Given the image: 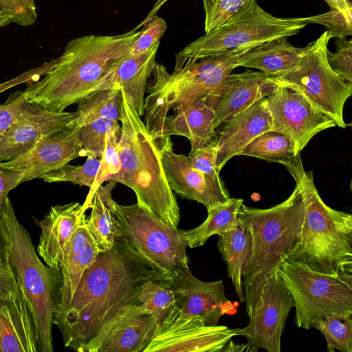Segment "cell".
Segmentation results:
<instances>
[{"label":"cell","instance_id":"obj_1","mask_svg":"<svg viewBox=\"0 0 352 352\" xmlns=\"http://www.w3.org/2000/svg\"><path fill=\"white\" fill-rule=\"evenodd\" d=\"M157 281L170 287L172 278L134 251L123 236L99 252L83 272L69 302L53 320L65 347L98 352L111 324L128 307L139 303L142 285Z\"/></svg>","mask_w":352,"mask_h":352},{"label":"cell","instance_id":"obj_2","mask_svg":"<svg viewBox=\"0 0 352 352\" xmlns=\"http://www.w3.org/2000/svg\"><path fill=\"white\" fill-rule=\"evenodd\" d=\"M140 23L115 36L87 35L70 41L56 65L43 79L27 84L23 91L30 104L63 112L81 103L92 86L111 67L129 55Z\"/></svg>","mask_w":352,"mask_h":352},{"label":"cell","instance_id":"obj_3","mask_svg":"<svg viewBox=\"0 0 352 352\" xmlns=\"http://www.w3.org/2000/svg\"><path fill=\"white\" fill-rule=\"evenodd\" d=\"M294 177L305 206L299 239L288 258L316 272L341 277L352 272V215L328 206L304 169L300 153L283 165Z\"/></svg>","mask_w":352,"mask_h":352},{"label":"cell","instance_id":"obj_4","mask_svg":"<svg viewBox=\"0 0 352 352\" xmlns=\"http://www.w3.org/2000/svg\"><path fill=\"white\" fill-rule=\"evenodd\" d=\"M305 213L299 188L282 203L261 209L241 205L240 224L251 238L250 252L243 273L245 310L248 318L258 306L267 279L287 258L297 243Z\"/></svg>","mask_w":352,"mask_h":352},{"label":"cell","instance_id":"obj_5","mask_svg":"<svg viewBox=\"0 0 352 352\" xmlns=\"http://www.w3.org/2000/svg\"><path fill=\"white\" fill-rule=\"evenodd\" d=\"M121 134L118 151L121 169L118 182L135 193L137 203L178 228L179 208L166 179L157 141L121 89Z\"/></svg>","mask_w":352,"mask_h":352},{"label":"cell","instance_id":"obj_6","mask_svg":"<svg viewBox=\"0 0 352 352\" xmlns=\"http://www.w3.org/2000/svg\"><path fill=\"white\" fill-rule=\"evenodd\" d=\"M249 49L233 50L199 59L176 54L173 73L155 63L153 83L144 99V122L151 136L160 139L164 120L175 107L189 106L208 96L219 100L237 57Z\"/></svg>","mask_w":352,"mask_h":352},{"label":"cell","instance_id":"obj_7","mask_svg":"<svg viewBox=\"0 0 352 352\" xmlns=\"http://www.w3.org/2000/svg\"><path fill=\"white\" fill-rule=\"evenodd\" d=\"M0 214L10 238V266L32 316L39 352H52V330L61 300L62 272L41 262L28 231L18 221L8 197Z\"/></svg>","mask_w":352,"mask_h":352},{"label":"cell","instance_id":"obj_8","mask_svg":"<svg viewBox=\"0 0 352 352\" xmlns=\"http://www.w3.org/2000/svg\"><path fill=\"white\" fill-rule=\"evenodd\" d=\"M307 24L304 17H278L262 9L256 0H248L221 26L192 42L178 54L185 58L199 60L253 48L295 35Z\"/></svg>","mask_w":352,"mask_h":352},{"label":"cell","instance_id":"obj_9","mask_svg":"<svg viewBox=\"0 0 352 352\" xmlns=\"http://www.w3.org/2000/svg\"><path fill=\"white\" fill-rule=\"evenodd\" d=\"M330 37L324 32L309 43L298 65L289 72L270 77L276 85L291 88L304 96L336 126L346 128L343 117L345 102L352 94V84L343 80L330 67L327 51Z\"/></svg>","mask_w":352,"mask_h":352},{"label":"cell","instance_id":"obj_10","mask_svg":"<svg viewBox=\"0 0 352 352\" xmlns=\"http://www.w3.org/2000/svg\"><path fill=\"white\" fill-rule=\"evenodd\" d=\"M294 302L295 324L309 330L324 316L352 311V286L286 258L276 268Z\"/></svg>","mask_w":352,"mask_h":352},{"label":"cell","instance_id":"obj_11","mask_svg":"<svg viewBox=\"0 0 352 352\" xmlns=\"http://www.w3.org/2000/svg\"><path fill=\"white\" fill-rule=\"evenodd\" d=\"M122 236L130 247L162 272L172 278L178 266L188 264L186 243L181 230L136 203L114 204Z\"/></svg>","mask_w":352,"mask_h":352},{"label":"cell","instance_id":"obj_12","mask_svg":"<svg viewBox=\"0 0 352 352\" xmlns=\"http://www.w3.org/2000/svg\"><path fill=\"white\" fill-rule=\"evenodd\" d=\"M234 329L208 326L198 316L181 314L175 304L158 324L144 352H220L234 336Z\"/></svg>","mask_w":352,"mask_h":352},{"label":"cell","instance_id":"obj_13","mask_svg":"<svg viewBox=\"0 0 352 352\" xmlns=\"http://www.w3.org/2000/svg\"><path fill=\"white\" fill-rule=\"evenodd\" d=\"M293 297L276 270L266 280L260 301L243 328L234 329L250 345L268 352H280L281 337L291 309Z\"/></svg>","mask_w":352,"mask_h":352},{"label":"cell","instance_id":"obj_14","mask_svg":"<svg viewBox=\"0 0 352 352\" xmlns=\"http://www.w3.org/2000/svg\"><path fill=\"white\" fill-rule=\"evenodd\" d=\"M267 106L272 122V131L291 138L298 153L318 133L336 126L334 122L316 109L296 91L278 86L268 97Z\"/></svg>","mask_w":352,"mask_h":352},{"label":"cell","instance_id":"obj_15","mask_svg":"<svg viewBox=\"0 0 352 352\" xmlns=\"http://www.w3.org/2000/svg\"><path fill=\"white\" fill-rule=\"evenodd\" d=\"M156 141L166 179L175 194L202 204L207 210L230 198L221 179L192 168L188 156L173 151L170 137Z\"/></svg>","mask_w":352,"mask_h":352},{"label":"cell","instance_id":"obj_16","mask_svg":"<svg viewBox=\"0 0 352 352\" xmlns=\"http://www.w3.org/2000/svg\"><path fill=\"white\" fill-rule=\"evenodd\" d=\"M78 126L67 125L45 136L15 158L0 162L8 168L22 172L21 183L40 178L74 159L85 157L80 140Z\"/></svg>","mask_w":352,"mask_h":352},{"label":"cell","instance_id":"obj_17","mask_svg":"<svg viewBox=\"0 0 352 352\" xmlns=\"http://www.w3.org/2000/svg\"><path fill=\"white\" fill-rule=\"evenodd\" d=\"M173 290L181 314L198 316L208 326H216L228 310L233 308L226 298L221 280L204 282L191 273L188 264L176 267L172 273Z\"/></svg>","mask_w":352,"mask_h":352},{"label":"cell","instance_id":"obj_18","mask_svg":"<svg viewBox=\"0 0 352 352\" xmlns=\"http://www.w3.org/2000/svg\"><path fill=\"white\" fill-rule=\"evenodd\" d=\"M74 112H56L30 104L0 138V162L23 153L49 134L65 127Z\"/></svg>","mask_w":352,"mask_h":352},{"label":"cell","instance_id":"obj_19","mask_svg":"<svg viewBox=\"0 0 352 352\" xmlns=\"http://www.w3.org/2000/svg\"><path fill=\"white\" fill-rule=\"evenodd\" d=\"M159 44L160 41L142 53L123 58L92 86L88 96L104 89L120 87L138 116H144V93L148 78L156 63Z\"/></svg>","mask_w":352,"mask_h":352},{"label":"cell","instance_id":"obj_20","mask_svg":"<svg viewBox=\"0 0 352 352\" xmlns=\"http://www.w3.org/2000/svg\"><path fill=\"white\" fill-rule=\"evenodd\" d=\"M272 131V122L266 97L236 113L225 122L217 138L216 167L219 172L229 160L256 137Z\"/></svg>","mask_w":352,"mask_h":352},{"label":"cell","instance_id":"obj_21","mask_svg":"<svg viewBox=\"0 0 352 352\" xmlns=\"http://www.w3.org/2000/svg\"><path fill=\"white\" fill-rule=\"evenodd\" d=\"M85 212L78 202L56 205L42 220H36L41 229L36 252L47 266L60 270L66 246Z\"/></svg>","mask_w":352,"mask_h":352},{"label":"cell","instance_id":"obj_22","mask_svg":"<svg viewBox=\"0 0 352 352\" xmlns=\"http://www.w3.org/2000/svg\"><path fill=\"white\" fill-rule=\"evenodd\" d=\"M217 103V100L206 96L189 106L175 107L173 113L164 120L160 139L170 135L186 137L190 142L191 150L210 144L217 138L214 127Z\"/></svg>","mask_w":352,"mask_h":352},{"label":"cell","instance_id":"obj_23","mask_svg":"<svg viewBox=\"0 0 352 352\" xmlns=\"http://www.w3.org/2000/svg\"><path fill=\"white\" fill-rule=\"evenodd\" d=\"M156 327L151 313L140 304L132 305L111 324L98 352H144Z\"/></svg>","mask_w":352,"mask_h":352},{"label":"cell","instance_id":"obj_24","mask_svg":"<svg viewBox=\"0 0 352 352\" xmlns=\"http://www.w3.org/2000/svg\"><path fill=\"white\" fill-rule=\"evenodd\" d=\"M276 87L270 77L263 72L246 70L230 74L214 107V129L261 98L270 96Z\"/></svg>","mask_w":352,"mask_h":352},{"label":"cell","instance_id":"obj_25","mask_svg":"<svg viewBox=\"0 0 352 352\" xmlns=\"http://www.w3.org/2000/svg\"><path fill=\"white\" fill-rule=\"evenodd\" d=\"M0 352H39L34 320L20 286L0 306Z\"/></svg>","mask_w":352,"mask_h":352},{"label":"cell","instance_id":"obj_26","mask_svg":"<svg viewBox=\"0 0 352 352\" xmlns=\"http://www.w3.org/2000/svg\"><path fill=\"white\" fill-rule=\"evenodd\" d=\"M84 214L69 239L60 263L63 274L61 300L58 309L71 299L84 271L95 261L100 251L86 225Z\"/></svg>","mask_w":352,"mask_h":352},{"label":"cell","instance_id":"obj_27","mask_svg":"<svg viewBox=\"0 0 352 352\" xmlns=\"http://www.w3.org/2000/svg\"><path fill=\"white\" fill-rule=\"evenodd\" d=\"M306 50L307 47H294L283 37L245 51L237 57L235 66L258 69L270 77L280 76L298 65Z\"/></svg>","mask_w":352,"mask_h":352},{"label":"cell","instance_id":"obj_28","mask_svg":"<svg viewBox=\"0 0 352 352\" xmlns=\"http://www.w3.org/2000/svg\"><path fill=\"white\" fill-rule=\"evenodd\" d=\"M115 186L113 182L100 185L86 208V210L91 208L89 217H86V225L100 252L110 250L116 241L122 236L120 223L114 212L116 201L111 194Z\"/></svg>","mask_w":352,"mask_h":352},{"label":"cell","instance_id":"obj_29","mask_svg":"<svg viewBox=\"0 0 352 352\" xmlns=\"http://www.w3.org/2000/svg\"><path fill=\"white\" fill-rule=\"evenodd\" d=\"M217 245L226 263L228 276L232 280L239 301L243 303V273L250 252V235L245 228L240 224L219 235Z\"/></svg>","mask_w":352,"mask_h":352},{"label":"cell","instance_id":"obj_30","mask_svg":"<svg viewBox=\"0 0 352 352\" xmlns=\"http://www.w3.org/2000/svg\"><path fill=\"white\" fill-rule=\"evenodd\" d=\"M243 204L242 199L230 198L207 210L208 217L200 226L181 230L186 245L190 248L201 246L212 235L219 236L239 226L238 213Z\"/></svg>","mask_w":352,"mask_h":352},{"label":"cell","instance_id":"obj_31","mask_svg":"<svg viewBox=\"0 0 352 352\" xmlns=\"http://www.w3.org/2000/svg\"><path fill=\"white\" fill-rule=\"evenodd\" d=\"M121 89L114 87L89 95L78 104V107L67 125L80 126L100 118L120 121Z\"/></svg>","mask_w":352,"mask_h":352},{"label":"cell","instance_id":"obj_32","mask_svg":"<svg viewBox=\"0 0 352 352\" xmlns=\"http://www.w3.org/2000/svg\"><path fill=\"white\" fill-rule=\"evenodd\" d=\"M298 153L291 138L277 131H267L248 144L239 155L254 157L284 165Z\"/></svg>","mask_w":352,"mask_h":352},{"label":"cell","instance_id":"obj_33","mask_svg":"<svg viewBox=\"0 0 352 352\" xmlns=\"http://www.w3.org/2000/svg\"><path fill=\"white\" fill-rule=\"evenodd\" d=\"M314 328L325 337L328 351L352 352V311L327 315Z\"/></svg>","mask_w":352,"mask_h":352},{"label":"cell","instance_id":"obj_34","mask_svg":"<svg viewBox=\"0 0 352 352\" xmlns=\"http://www.w3.org/2000/svg\"><path fill=\"white\" fill-rule=\"evenodd\" d=\"M101 160L88 156L86 162L80 166H73L69 164L64 166L43 175L41 179L47 183L53 182H72L81 186H87L90 188L89 193L83 208L86 210L94 193L98 179Z\"/></svg>","mask_w":352,"mask_h":352},{"label":"cell","instance_id":"obj_35","mask_svg":"<svg viewBox=\"0 0 352 352\" xmlns=\"http://www.w3.org/2000/svg\"><path fill=\"white\" fill-rule=\"evenodd\" d=\"M139 303L160 323L176 304L173 290L157 281L145 283L139 294Z\"/></svg>","mask_w":352,"mask_h":352},{"label":"cell","instance_id":"obj_36","mask_svg":"<svg viewBox=\"0 0 352 352\" xmlns=\"http://www.w3.org/2000/svg\"><path fill=\"white\" fill-rule=\"evenodd\" d=\"M118 124L117 120L100 118L80 126L78 135L85 157L100 159L104 153L107 133Z\"/></svg>","mask_w":352,"mask_h":352},{"label":"cell","instance_id":"obj_37","mask_svg":"<svg viewBox=\"0 0 352 352\" xmlns=\"http://www.w3.org/2000/svg\"><path fill=\"white\" fill-rule=\"evenodd\" d=\"M10 238L0 214V306L6 304L19 289L10 263Z\"/></svg>","mask_w":352,"mask_h":352},{"label":"cell","instance_id":"obj_38","mask_svg":"<svg viewBox=\"0 0 352 352\" xmlns=\"http://www.w3.org/2000/svg\"><path fill=\"white\" fill-rule=\"evenodd\" d=\"M121 130V125L119 124L110 129L107 133L104 153L100 158L101 166L95 191L104 182H118L121 169L118 151Z\"/></svg>","mask_w":352,"mask_h":352},{"label":"cell","instance_id":"obj_39","mask_svg":"<svg viewBox=\"0 0 352 352\" xmlns=\"http://www.w3.org/2000/svg\"><path fill=\"white\" fill-rule=\"evenodd\" d=\"M248 1V0H203L206 34L221 26Z\"/></svg>","mask_w":352,"mask_h":352},{"label":"cell","instance_id":"obj_40","mask_svg":"<svg viewBox=\"0 0 352 352\" xmlns=\"http://www.w3.org/2000/svg\"><path fill=\"white\" fill-rule=\"evenodd\" d=\"M142 30L131 45L129 55L142 53L160 41L167 29L165 20L156 14L146 18L142 23Z\"/></svg>","mask_w":352,"mask_h":352},{"label":"cell","instance_id":"obj_41","mask_svg":"<svg viewBox=\"0 0 352 352\" xmlns=\"http://www.w3.org/2000/svg\"><path fill=\"white\" fill-rule=\"evenodd\" d=\"M307 23H318L324 25L330 38H346L352 34V19L346 17L341 11L330 8L320 14L304 17Z\"/></svg>","mask_w":352,"mask_h":352},{"label":"cell","instance_id":"obj_42","mask_svg":"<svg viewBox=\"0 0 352 352\" xmlns=\"http://www.w3.org/2000/svg\"><path fill=\"white\" fill-rule=\"evenodd\" d=\"M336 52L327 50V58L331 68L343 80L352 84V41L336 38Z\"/></svg>","mask_w":352,"mask_h":352},{"label":"cell","instance_id":"obj_43","mask_svg":"<svg viewBox=\"0 0 352 352\" xmlns=\"http://www.w3.org/2000/svg\"><path fill=\"white\" fill-rule=\"evenodd\" d=\"M0 12L23 26L33 24L37 17L34 0H0Z\"/></svg>","mask_w":352,"mask_h":352},{"label":"cell","instance_id":"obj_44","mask_svg":"<svg viewBox=\"0 0 352 352\" xmlns=\"http://www.w3.org/2000/svg\"><path fill=\"white\" fill-rule=\"evenodd\" d=\"M30 103L23 91L10 94L6 101L0 104V138L26 110Z\"/></svg>","mask_w":352,"mask_h":352},{"label":"cell","instance_id":"obj_45","mask_svg":"<svg viewBox=\"0 0 352 352\" xmlns=\"http://www.w3.org/2000/svg\"><path fill=\"white\" fill-rule=\"evenodd\" d=\"M217 152V139L207 145L190 150L188 157L192 167L214 179H221L216 167Z\"/></svg>","mask_w":352,"mask_h":352},{"label":"cell","instance_id":"obj_46","mask_svg":"<svg viewBox=\"0 0 352 352\" xmlns=\"http://www.w3.org/2000/svg\"><path fill=\"white\" fill-rule=\"evenodd\" d=\"M58 60V58L52 59L38 67L26 71L11 80L1 83L0 93L21 83L27 85L38 80L42 76L46 74L56 65Z\"/></svg>","mask_w":352,"mask_h":352},{"label":"cell","instance_id":"obj_47","mask_svg":"<svg viewBox=\"0 0 352 352\" xmlns=\"http://www.w3.org/2000/svg\"><path fill=\"white\" fill-rule=\"evenodd\" d=\"M22 172L0 164V211L9 192L21 184Z\"/></svg>","mask_w":352,"mask_h":352},{"label":"cell","instance_id":"obj_48","mask_svg":"<svg viewBox=\"0 0 352 352\" xmlns=\"http://www.w3.org/2000/svg\"><path fill=\"white\" fill-rule=\"evenodd\" d=\"M330 8L341 11L346 17L352 19V4L349 0H324Z\"/></svg>","mask_w":352,"mask_h":352},{"label":"cell","instance_id":"obj_49","mask_svg":"<svg viewBox=\"0 0 352 352\" xmlns=\"http://www.w3.org/2000/svg\"><path fill=\"white\" fill-rule=\"evenodd\" d=\"M258 351V349L250 345L248 343L247 344H236L234 343L231 340L227 342V344L225 345L224 348L223 349L222 351Z\"/></svg>","mask_w":352,"mask_h":352},{"label":"cell","instance_id":"obj_50","mask_svg":"<svg viewBox=\"0 0 352 352\" xmlns=\"http://www.w3.org/2000/svg\"><path fill=\"white\" fill-rule=\"evenodd\" d=\"M168 1V0H157L146 18H149L151 16L156 14L160 8Z\"/></svg>","mask_w":352,"mask_h":352},{"label":"cell","instance_id":"obj_51","mask_svg":"<svg viewBox=\"0 0 352 352\" xmlns=\"http://www.w3.org/2000/svg\"><path fill=\"white\" fill-rule=\"evenodd\" d=\"M12 22V19L9 16L0 12V28L6 26Z\"/></svg>","mask_w":352,"mask_h":352}]
</instances>
